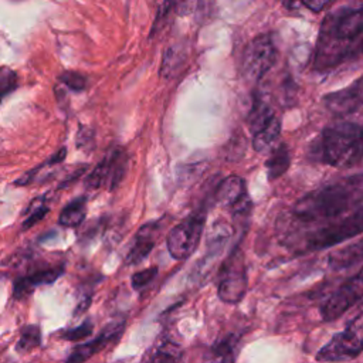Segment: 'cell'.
<instances>
[{
	"instance_id": "cell-1",
	"label": "cell",
	"mask_w": 363,
	"mask_h": 363,
	"mask_svg": "<svg viewBox=\"0 0 363 363\" xmlns=\"http://www.w3.org/2000/svg\"><path fill=\"white\" fill-rule=\"evenodd\" d=\"M363 201V173L325 184L301 197L294 214L303 223H315L337 217Z\"/></svg>"
},
{
	"instance_id": "cell-30",
	"label": "cell",
	"mask_w": 363,
	"mask_h": 363,
	"mask_svg": "<svg viewBox=\"0 0 363 363\" xmlns=\"http://www.w3.org/2000/svg\"><path fill=\"white\" fill-rule=\"evenodd\" d=\"M94 325L91 320H84L79 326H75L72 329H68L62 333V339L65 340H79L84 339L86 336H89L92 333Z\"/></svg>"
},
{
	"instance_id": "cell-22",
	"label": "cell",
	"mask_w": 363,
	"mask_h": 363,
	"mask_svg": "<svg viewBox=\"0 0 363 363\" xmlns=\"http://www.w3.org/2000/svg\"><path fill=\"white\" fill-rule=\"evenodd\" d=\"M291 164V156L289 149L285 143H279L269 155L265 166L268 172V179L272 182L278 177H281Z\"/></svg>"
},
{
	"instance_id": "cell-20",
	"label": "cell",
	"mask_w": 363,
	"mask_h": 363,
	"mask_svg": "<svg viewBox=\"0 0 363 363\" xmlns=\"http://www.w3.org/2000/svg\"><path fill=\"white\" fill-rule=\"evenodd\" d=\"M230 235H231V230L227 223L217 221L213 224L206 240V245H207L206 261L214 259L223 252V250L227 245V241L230 240Z\"/></svg>"
},
{
	"instance_id": "cell-21",
	"label": "cell",
	"mask_w": 363,
	"mask_h": 363,
	"mask_svg": "<svg viewBox=\"0 0 363 363\" xmlns=\"http://www.w3.org/2000/svg\"><path fill=\"white\" fill-rule=\"evenodd\" d=\"M186 57H187V52L182 44L169 45L162 58L160 77L172 78L174 74H177L179 69L183 67Z\"/></svg>"
},
{
	"instance_id": "cell-14",
	"label": "cell",
	"mask_w": 363,
	"mask_h": 363,
	"mask_svg": "<svg viewBox=\"0 0 363 363\" xmlns=\"http://www.w3.org/2000/svg\"><path fill=\"white\" fill-rule=\"evenodd\" d=\"M64 271H65L64 265H54V267H45L41 269H35L23 277H18L13 284V298L24 299L37 286L48 285V284H52L54 281H57L64 274Z\"/></svg>"
},
{
	"instance_id": "cell-19",
	"label": "cell",
	"mask_w": 363,
	"mask_h": 363,
	"mask_svg": "<svg viewBox=\"0 0 363 363\" xmlns=\"http://www.w3.org/2000/svg\"><path fill=\"white\" fill-rule=\"evenodd\" d=\"M184 353L179 343L172 339L160 340L146 357V363H183Z\"/></svg>"
},
{
	"instance_id": "cell-36",
	"label": "cell",
	"mask_w": 363,
	"mask_h": 363,
	"mask_svg": "<svg viewBox=\"0 0 363 363\" xmlns=\"http://www.w3.org/2000/svg\"><path fill=\"white\" fill-rule=\"evenodd\" d=\"M359 51H360V52H363V38H362V41H360V45H359Z\"/></svg>"
},
{
	"instance_id": "cell-4",
	"label": "cell",
	"mask_w": 363,
	"mask_h": 363,
	"mask_svg": "<svg viewBox=\"0 0 363 363\" xmlns=\"http://www.w3.org/2000/svg\"><path fill=\"white\" fill-rule=\"evenodd\" d=\"M363 352V312L354 316L343 330L316 353V360L322 363H342L353 360Z\"/></svg>"
},
{
	"instance_id": "cell-35",
	"label": "cell",
	"mask_w": 363,
	"mask_h": 363,
	"mask_svg": "<svg viewBox=\"0 0 363 363\" xmlns=\"http://www.w3.org/2000/svg\"><path fill=\"white\" fill-rule=\"evenodd\" d=\"M65 153H67V150L62 147V149H60L58 152H55L45 163L48 164V166H52V164H57V163H61L62 160H64V157H65Z\"/></svg>"
},
{
	"instance_id": "cell-27",
	"label": "cell",
	"mask_w": 363,
	"mask_h": 363,
	"mask_svg": "<svg viewBox=\"0 0 363 363\" xmlns=\"http://www.w3.org/2000/svg\"><path fill=\"white\" fill-rule=\"evenodd\" d=\"M60 82L64 84L68 89H72L75 92L84 91L86 86V78L77 72V71H64L60 77H58Z\"/></svg>"
},
{
	"instance_id": "cell-10",
	"label": "cell",
	"mask_w": 363,
	"mask_h": 363,
	"mask_svg": "<svg viewBox=\"0 0 363 363\" xmlns=\"http://www.w3.org/2000/svg\"><path fill=\"white\" fill-rule=\"evenodd\" d=\"M216 200L228 207L234 217L247 216L251 208V199L247 193L245 180L237 174L228 176L220 182L216 189Z\"/></svg>"
},
{
	"instance_id": "cell-13",
	"label": "cell",
	"mask_w": 363,
	"mask_h": 363,
	"mask_svg": "<svg viewBox=\"0 0 363 363\" xmlns=\"http://www.w3.org/2000/svg\"><path fill=\"white\" fill-rule=\"evenodd\" d=\"M323 102L335 115H347L356 111L363 104V77L347 88L328 94Z\"/></svg>"
},
{
	"instance_id": "cell-32",
	"label": "cell",
	"mask_w": 363,
	"mask_h": 363,
	"mask_svg": "<svg viewBox=\"0 0 363 363\" xmlns=\"http://www.w3.org/2000/svg\"><path fill=\"white\" fill-rule=\"evenodd\" d=\"M94 132L89 128L81 126L77 135V146L78 149H94Z\"/></svg>"
},
{
	"instance_id": "cell-28",
	"label": "cell",
	"mask_w": 363,
	"mask_h": 363,
	"mask_svg": "<svg viewBox=\"0 0 363 363\" xmlns=\"http://www.w3.org/2000/svg\"><path fill=\"white\" fill-rule=\"evenodd\" d=\"M18 85V78L17 74L9 68V67H1L0 69V89H1V96H7L11 94Z\"/></svg>"
},
{
	"instance_id": "cell-24",
	"label": "cell",
	"mask_w": 363,
	"mask_h": 363,
	"mask_svg": "<svg viewBox=\"0 0 363 363\" xmlns=\"http://www.w3.org/2000/svg\"><path fill=\"white\" fill-rule=\"evenodd\" d=\"M281 133V121L275 116L268 125H265L261 130L252 135V147L255 152H265L268 150Z\"/></svg>"
},
{
	"instance_id": "cell-26",
	"label": "cell",
	"mask_w": 363,
	"mask_h": 363,
	"mask_svg": "<svg viewBox=\"0 0 363 363\" xmlns=\"http://www.w3.org/2000/svg\"><path fill=\"white\" fill-rule=\"evenodd\" d=\"M50 211V207L47 206V201H45V197H38L35 200H33L26 211V218L21 224V228L23 230H28L31 228L34 224H37L38 221H41L45 214Z\"/></svg>"
},
{
	"instance_id": "cell-6",
	"label": "cell",
	"mask_w": 363,
	"mask_h": 363,
	"mask_svg": "<svg viewBox=\"0 0 363 363\" xmlns=\"http://www.w3.org/2000/svg\"><path fill=\"white\" fill-rule=\"evenodd\" d=\"M204 221L206 211L199 210L170 230L166 244L174 259H186L197 250L203 237Z\"/></svg>"
},
{
	"instance_id": "cell-25",
	"label": "cell",
	"mask_w": 363,
	"mask_h": 363,
	"mask_svg": "<svg viewBox=\"0 0 363 363\" xmlns=\"http://www.w3.org/2000/svg\"><path fill=\"white\" fill-rule=\"evenodd\" d=\"M40 343H41L40 328L37 325H26L20 332V337L16 345V349L20 353H27L34 347L40 346Z\"/></svg>"
},
{
	"instance_id": "cell-34",
	"label": "cell",
	"mask_w": 363,
	"mask_h": 363,
	"mask_svg": "<svg viewBox=\"0 0 363 363\" xmlns=\"http://www.w3.org/2000/svg\"><path fill=\"white\" fill-rule=\"evenodd\" d=\"M302 4H303L305 7H308L309 10L318 13V11H320L323 7L329 6L330 3H329V1H303Z\"/></svg>"
},
{
	"instance_id": "cell-8",
	"label": "cell",
	"mask_w": 363,
	"mask_h": 363,
	"mask_svg": "<svg viewBox=\"0 0 363 363\" xmlns=\"http://www.w3.org/2000/svg\"><path fill=\"white\" fill-rule=\"evenodd\" d=\"M128 166V153L123 147L115 146L109 149L104 159L92 169L85 180L86 189L95 190L109 183V189L113 190L125 176Z\"/></svg>"
},
{
	"instance_id": "cell-18",
	"label": "cell",
	"mask_w": 363,
	"mask_h": 363,
	"mask_svg": "<svg viewBox=\"0 0 363 363\" xmlns=\"http://www.w3.org/2000/svg\"><path fill=\"white\" fill-rule=\"evenodd\" d=\"M238 336L234 333L227 335L225 337L217 340L207 352V363H233L237 354Z\"/></svg>"
},
{
	"instance_id": "cell-3",
	"label": "cell",
	"mask_w": 363,
	"mask_h": 363,
	"mask_svg": "<svg viewBox=\"0 0 363 363\" xmlns=\"http://www.w3.org/2000/svg\"><path fill=\"white\" fill-rule=\"evenodd\" d=\"M319 156L326 164L349 167L363 159V123L339 122L323 129Z\"/></svg>"
},
{
	"instance_id": "cell-2",
	"label": "cell",
	"mask_w": 363,
	"mask_h": 363,
	"mask_svg": "<svg viewBox=\"0 0 363 363\" xmlns=\"http://www.w3.org/2000/svg\"><path fill=\"white\" fill-rule=\"evenodd\" d=\"M363 33V3L345 6L329 13L322 21L315 67L328 69L347 54L346 45Z\"/></svg>"
},
{
	"instance_id": "cell-33",
	"label": "cell",
	"mask_w": 363,
	"mask_h": 363,
	"mask_svg": "<svg viewBox=\"0 0 363 363\" xmlns=\"http://www.w3.org/2000/svg\"><path fill=\"white\" fill-rule=\"evenodd\" d=\"M84 170H85V166H82V167H79V169H77L71 176H67L64 180H62V183L60 184V189H64V187H67V186H69L71 183H74L82 173H84Z\"/></svg>"
},
{
	"instance_id": "cell-23",
	"label": "cell",
	"mask_w": 363,
	"mask_h": 363,
	"mask_svg": "<svg viewBox=\"0 0 363 363\" xmlns=\"http://www.w3.org/2000/svg\"><path fill=\"white\" fill-rule=\"evenodd\" d=\"M86 216V200L85 197H78L69 201L60 213L58 223L62 227L74 228L82 224Z\"/></svg>"
},
{
	"instance_id": "cell-15",
	"label": "cell",
	"mask_w": 363,
	"mask_h": 363,
	"mask_svg": "<svg viewBox=\"0 0 363 363\" xmlns=\"http://www.w3.org/2000/svg\"><path fill=\"white\" fill-rule=\"evenodd\" d=\"M157 231V223H149L139 228L135 235L133 244L125 258L128 265H135L142 262L155 247V237Z\"/></svg>"
},
{
	"instance_id": "cell-12",
	"label": "cell",
	"mask_w": 363,
	"mask_h": 363,
	"mask_svg": "<svg viewBox=\"0 0 363 363\" xmlns=\"http://www.w3.org/2000/svg\"><path fill=\"white\" fill-rule=\"evenodd\" d=\"M123 329H125V320L123 319L109 322L101 330V333L96 337H94L92 340H89V342H86L84 345L77 346L71 352V354L68 356L65 363H84L91 356H94L95 353H98L102 349H105L106 345L118 340L121 337V335L123 333Z\"/></svg>"
},
{
	"instance_id": "cell-29",
	"label": "cell",
	"mask_w": 363,
	"mask_h": 363,
	"mask_svg": "<svg viewBox=\"0 0 363 363\" xmlns=\"http://www.w3.org/2000/svg\"><path fill=\"white\" fill-rule=\"evenodd\" d=\"M156 274H157V268L156 267H149L146 269H142V271L133 274L132 278H130L132 288L136 289V291L143 289L145 286H147L155 279Z\"/></svg>"
},
{
	"instance_id": "cell-16",
	"label": "cell",
	"mask_w": 363,
	"mask_h": 363,
	"mask_svg": "<svg viewBox=\"0 0 363 363\" xmlns=\"http://www.w3.org/2000/svg\"><path fill=\"white\" fill-rule=\"evenodd\" d=\"M363 261V238L352 242L340 250L332 251L328 257V264L332 269L340 271L350 268Z\"/></svg>"
},
{
	"instance_id": "cell-17",
	"label": "cell",
	"mask_w": 363,
	"mask_h": 363,
	"mask_svg": "<svg viewBox=\"0 0 363 363\" xmlns=\"http://www.w3.org/2000/svg\"><path fill=\"white\" fill-rule=\"evenodd\" d=\"M275 118L272 106L264 94H255L252 99V106L250 109L247 122L250 132L255 135L265 125H268Z\"/></svg>"
},
{
	"instance_id": "cell-7",
	"label": "cell",
	"mask_w": 363,
	"mask_h": 363,
	"mask_svg": "<svg viewBox=\"0 0 363 363\" xmlns=\"http://www.w3.org/2000/svg\"><path fill=\"white\" fill-rule=\"evenodd\" d=\"M277 50L269 34L255 35L245 47L241 61V71L245 79L258 82L272 68Z\"/></svg>"
},
{
	"instance_id": "cell-31",
	"label": "cell",
	"mask_w": 363,
	"mask_h": 363,
	"mask_svg": "<svg viewBox=\"0 0 363 363\" xmlns=\"http://www.w3.org/2000/svg\"><path fill=\"white\" fill-rule=\"evenodd\" d=\"M244 150H245V138H244V135L233 136L231 140L228 142V146H227L228 160H237L238 157L242 156Z\"/></svg>"
},
{
	"instance_id": "cell-11",
	"label": "cell",
	"mask_w": 363,
	"mask_h": 363,
	"mask_svg": "<svg viewBox=\"0 0 363 363\" xmlns=\"http://www.w3.org/2000/svg\"><path fill=\"white\" fill-rule=\"evenodd\" d=\"M248 288V278L242 259L233 258L221 272L218 282V298L227 303H238Z\"/></svg>"
},
{
	"instance_id": "cell-9",
	"label": "cell",
	"mask_w": 363,
	"mask_h": 363,
	"mask_svg": "<svg viewBox=\"0 0 363 363\" xmlns=\"http://www.w3.org/2000/svg\"><path fill=\"white\" fill-rule=\"evenodd\" d=\"M363 298V267L357 274L345 281L320 306V315L325 322L340 318L346 311L354 306Z\"/></svg>"
},
{
	"instance_id": "cell-5",
	"label": "cell",
	"mask_w": 363,
	"mask_h": 363,
	"mask_svg": "<svg viewBox=\"0 0 363 363\" xmlns=\"http://www.w3.org/2000/svg\"><path fill=\"white\" fill-rule=\"evenodd\" d=\"M363 233V206L356 208L347 217L318 228L308 234L305 238V248L309 251L325 250L340 244L342 241L356 237Z\"/></svg>"
}]
</instances>
